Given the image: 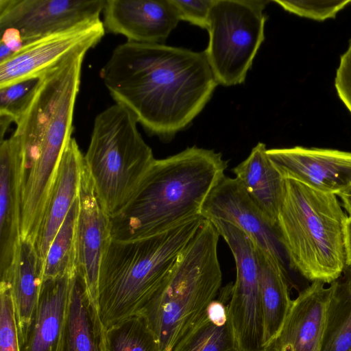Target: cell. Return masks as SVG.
I'll use <instances>...</instances> for the list:
<instances>
[{
  "instance_id": "6da1fadb",
  "label": "cell",
  "mask_w": 351,
  "mask_h": 351,
  "mask_svg": "<svg viewBox=\"0 0 351 351\" xmlns=\"http://www.w3.org/2000/svg\"><path fill=\"white\" fill-rule=\"evenodd\" d=\"M116 104L147 132L168 140L202 111L218 84L205 53L126 41L100 70Z\"/></svg>"
},
{
  "instance_id": "7a4b0ae2",
  "label": "cell",
  "mask_w": 351,
  "mask_h": 351,
  "mask_svg": "<svg viewBox=\"0 0 351 351\" xmlns=\"http://www.w3.org/2000/svg\"><path fill=\"white\" fill-rule=\"evenodd\" d=\"M227 167L220 152L196 145L155 158L129 204L110 218L112 239L149 237L202 216L207 196Z\"/></svg>"
},
{
  "instance_id": "3957f363",
  "label": "cell",
  "mask_w": 351,
  "mask_h": 351,
  "mask_svg": "<svg viewBox=\"0 0 351 351\" xmlns=\"http://www.w3.org/2000/svg\"><path fill=\"white\" fill-rule=\"evenodd\" d=\"M204 219L199 216L143 239L111 240L98 280L97 306L105 328L142 311Z\"/></svg>"
},
{
  "instance_id": "277c9868",
  "label": "cell",
  "mask_w": 351,
  "mask_h": 351,
  "mask_svg": "<svg viewBox=\"0 0 351 351\" xmlns=\"http://www.w3.org/2000/svg\"><path fill=\"white\" fill-rule=\"evenodd\" d=\"M343 208L337 195L285 179L280 241L289 266L309 281L330 285L346 265Z\"/></svg>"
},
{
  "instance_id": "5b68a950",
  "label": "cell",
  "mask_w": 351,
  "mask_h": 351,
  "mask_svg": "<svg viewBox=\"0 0 351 351\" xmlns=\"http://www.w3.org/2000/svg\"><path fill=\"white\" fill-rule=\"evenodd\" d=\"M219 237L205 219L167 280L138 313L156 337L160 351H171L217 297L222 287Z\"/></svg>"
},
{
  "instance_id": "8992f818",
  "label": "cell",
  "mask_w": 351,
  "mask_h": 351,
  "mask_svg": "<svg viewBox=\"0 0 351 351\" xmlns=\"http://www.w3.org/2000/svg\"><path fill=\"white\" fill-rule=\"evenodd\" d=\"M137 123L120 104L104 110L94 120L84 155L96 195L110 218L129 204L155 159Z\"/></svg>"
},
{
  "instance_id": "52a82bcc",
  "label": "cell",
  "mask_w": 351,
  "mask_h": 351,
  "mask_svg": "<svg viewBox=\"0 0 351 351\" xmlns=\"http://www.w3.org/2000/svg\"><path fill=\"white\" fill-rule=\"evenodd\" d=\"M88 51L71 54L39 77L36 88L19 117L14 134L26 161H58L72 138L73 119L83 60Z\"/></svg>"
},
{
  "instance_id": "ba28073f",
  "label": "cell",
  "mask_w": 351,
  "mask_h": 351,
  "mask_svg": "<svg viewBox=\"0 0 351 351\" xmlns=\"http://www.w3.org/2000/svg\"><path fill=\"white\" fill-rule=\"evenodd\" d=\"M269 1L215 0L205 53L217 84L243 83L265 39L264 13Z\"/></svg>"
},
{
  "instance_id": "9c48e42d",
  "label": "cell",
  "mask_w": 351,
  "mask_h": 351,
  "mask_svg": "<svg viewBox=\"0 0 351 351\" xmlns=\"http://www.w3.org/2000/svg\"><path fill=\"white\" fill-rule=\"evenodd\" d=\"M210 221L228 245L234 259L236 279L227 308L237 351H265L258 264L251 239L221 219Z\"/></svg>"
},
{
  "instance_id": "30bf717a",
  "label": "cell",
  "mask_w": 351,
  "mask_h": 351,
  "mask_svg": "<svg viewBox=\"0 0 351 351\" xmlns=\"http://www.w3.org/2000/svg\"><path fill=\"white\" fill-rule=\"evenodd\" d=\"M105 32L103 21L97 19L25 43L0 62V88L39 78L71 54L95 47Z\"/></svg>"
},
{
  "instance_id": "8fae6325",
  "label": "cell",
  "mask_w": 351,
  "mask_h": 351,
  "mask_svg": "<svg viewBox=\"0 0 351 351\" xmlns=\"http://www.w3.org/2000/svg\"><path fill=\"white\" fill-rule=\"evenodd\" d=\"M106 0H0V30L16 31L23 43L100 19Z\"/></svg>"
},
{
  "instance_id": "7c38bea8",
  "label": "cell",
  "mask_w": 351,
  "mask_h": 351,
  "mask_svg": "<svg viewBox=\"0 0 351 351\" xmlns=\"http://www.w3.org/2000/svg\"><path fill=\"white\" fill-rule=\"evenodd\" d=\"M201 215L208 220L221 219L237 227L255 246L285 263L277 226L252 201L236 178L224 175L219 180L207 196Z\"/></svg>"
},
{
  "instance_id": "4fadbf2b",
  "label": "cell",
  "mask_w": 351,
  "mask_h": 351,
  "mask_svg": "<svg viewBox=\"0 0 351 351\" xmlns=\"http://www.w3.org/2000/svg\"><path fill=\"white\" fill-rule=\"evenodd\" d=\"M267 154L284 179L337 195L351 186L350 152L295 146L269 149Z\"/></svg>"
},
{
  "instance_id": "5bb4252c",
  "label": "cell",
  "mask_w": 351,
  "mask_h": 351,
  "mask_svg": "<svg viewBox=\"0 0 351 351\" xmlns=\"http://www.w3.org/2000/svg\"><path fill=\"white\" fill-rule=\"evenodd\" d=\"M75 230V265L97 305L98 280L102 257L111 240V220L101 206L84 160L78 193ZM98 307V306H97Z\"/></svg>"
},
{
  "instance_id": "9a60e30c",
  "label": "cell",
  "mask_w": 351,
  "mask_h": 351,
  "mask_svg": "<svg viewBox=\"0 0 351 351\" xmlns=\"http://www.w3.org/2000/svg\"><path fill=\"white\" fill-rule=\"evenodd\" d=\"M24 154L19 138L14 134L0 141V277L10 278L21 239V195Z\"/></svg>"
},
{
  "instance_id": "2e32d148",
  "label": "cell",
  "mask_w": 351,
  "mask_h": 351,
  "mask_svg": "<svg viewBox=\"0 0 351 351\" xmlns=\"http://www.w3.org/2000/svg\"><path fill=\"white\" fill-rule=\"evenodd\" d=\"M106 31L129 42L163 44L180 21L171 0H106Z\"/></svg>"
},
{
  "instance_id": "e0dca14e",
  "label": "cell",
  "mask_w": 351,
  "mask_h": 351,
  "mask_svg": "<svg viewBox=\"0 0 351 351\" xmlns=\"http://www.w3.org/2000/svg\"><path fill=\"white\" fill-rule=\"evenodd\" d=\"M332 293L320 281L300 291L267 351H321Z\"/></svg>"
},
{
  "instance_id": "ac0fdd59",
  "label": "cell",
  "mask_w": 351,
  "mask_h": 351,
  "mask_svg": "<svg viewBox=\"0 0 351 351\" xmlns=\"http://www.w3.org/2000/svg\"><path fill=\"white\" fill-rule=\"evenodd\" d=\"M84 160V155L72 137L60 158L34 241L36 250L43 265L53 238L78 197Z\"/></svg>"
},
{
  "instance_id": "d6986e66",
  "label": "cell",
  "mask_w": 351,
  "mask_h": 351,
  "mask_svg": "<svg viewBox=\"0 0 351 351\" xmlns=\"http://www.w3.org/2000/svg\"><path fill=\"white\" fill-rule=\"evenodd\" d=\"M105 331L97 305L75 269L58 351H106Z\"/></svg>"
},
{
  "instance_id": "ffe728a7",
  "label": "cell",
  "mask_w": 351,
  "mask_h": 351,
  "mask_svg": "<svg viewBox=\"0 0 351 351\" xmlns=\"http://www.w3.org/2000/svg\"><path fill=\"white\" fill-rule=\"evenodd\" d=\"M73 273L43 280L35 314L21 351L58 350Z\"/></svg>"
},
{
  "instance_id": "44dd1931",
  "label": "cell",
  "mask_w": 351,
  "mask_h": 351,
  "mask_svg": "<svg viewBox=\"0 0 351 351\" xmlns=\"http://www.w3.org/2000/svg\"><path fill=\"white\" fill-rule=\"evenodd\" d=\"M258 264L260 299L265 351L280 331L291 307L290 280L285 263L255 246Z\"/></svg>"
},
{
  "instance_id": "7402d4cb",
  "label": "cell",
  "mask_w": 351,
  "mask_h": 351,
  "mask_svg": "<svg viewBox=\"0 0 351 351\" xmlns=\"http://www.w3.org/2000/svg\"><path fill=\"white\" fill-rule=\"evenodd\" d=\"M267 149L264 143H258L232 171L252 201L277 226L285 179L270 161Z\"/></svg>"
},
{
  "instance_id": "603a6c76",
  "label": "cell",
  "mask_w": 351,
  "mask_h": 351,
  "mask_svg": "<svg viewBox=\"0 0 351 351\" xmlns=\"http://www.w3.org/2000/svg\"><path fill=\"white\" fill-rule=\"evenodd\" d=\"M43 273V264L34 243L21 238L9 281L15 306L20 350L25 342L35 314Z\"/></svg>"
},
{
  "instance_id": "cb8c5ba5",
  "label": "cell",
  "mask_w": 351,
  "mask_h": 351,
  "mask_svg": "<svg viewBox=\"0 0 351 351\" xmlns=\"http://www.w3.org/2000/svg\"><path fill=\"white\" fill-rule=\"evenodd\" d=\"M232 282L221 288L204 315L171 351H237L227 305Z\"/></svg>"
},
{
  "instance_id": "d4e9b609",
  "label": "cell",
  "mask_w": 351,
  "mask_h": 351,
  "mask_svg": "<svg viewBox=\"0 0 351 351\" xmlns=\"http://www.w3.org/2000/svg\"><path fill=\"white\" fill-rule=\"evenodd\" d=\"M330 284L332 293L321 351H351V265H346Z\"/></svg>"
},
{
  "instance_id": "484cf974",
  "label": "cell",
  "mask_w": 351,
  "mask_h": 351,
  "mask_svg": "<svg viewBox=\"0 0 351 351\" xmlns=\"http://www.w3.org/2000/svg\"><path fill=\"white\" fill-rule=\"evenodd\" d=\"M78 209L77 197L49 248L43 265V279L62 276L75 270V230Z\"/></svg>"
},
{
  "instance_id": "4316f807",
  "label": "cell",
  "mask_w": 351,
  "mask_h": 351,
  "mask_svg": "<svg viewBox=\"0 0 351 351\" xmlns=\"http://www.w3.org/2000/svg\"><path fill=\"white\" fill-rule=\"evenodd\" d=\"M106 351H160L145 317L136 314L106 328Z\"/></svg>"
},
{
  "instance_id": "83f0119b",
  "label": "cell",
  "mask_w": 351,
  "mask_h": 351,
  "mask_svg": "<svg viewBox=\"0 0 351 351\" xmlns=\"http://www.w3.org/2000/svg\"><path fill=\"white\" fill-rule=\"evenodd\" d=\"M33 78L0 88V117L16 123L38 84Z\"/></svg>"
},
{
  "instance_id": "f1b7e54d",
  "label": "cell",
  "mask_w": 351,
  "mask_h": 351,
  "mask_svg": "<svg viewBox=\"0 0 351 351\" xmlns=\"http://www.w3.org/2000/svg\"><path fill=\"white\" fill-rule=\"evenodd\" d=\"M0 351H21L10 282L0 284Z\"/></svg>"
},
{
  "instance_id": "f546056e",
  "label": "cell",
  "mask_w": 351,
  "mask_h": 351,
  "mask_svg": "<svg viewBox=\"0 0 351 351\" xmlns=\"http://www.w3.org/2000/svg\"><path fill=\"white\" fill-rule=\"evenodd\" d=\"M274 2L278 4L285 10L301 17L323 21L328 19H335L340 10L351 3V0H274Z\"/></svg>"
},
{
  "instance_id": "4dcf8cb0",
  "label": "cell",
  "mask_w": 351,
  "mask_h": 351,
  "mask_svg": "<svg viewBox=\"0 0 351 351\" xmlns=\"http://www.w3.org/2000/svg\"><path fill=\"white\" fill-rule=\"evenodd\" d=\"M180 21L207 29L211 9L215 0H171Z\"/></svg>"
},
{
  "instance_id": "1f68e13d",
  "label": "cell",
  "mask_w": 351,
  "mask_h": 351,
  "mask_svg": "<svg viewBox=\"0 0 351 351\" xmlns=\"http://www.w3.org/2000/svg\"><path fill=\"white\" fill-rule=\"evenodd\" d=\"M335 86L339 98L351 114V39L340 57Z\"/></svg>"
},
{
  "instance_id": "d6a6232c",
  "label": "cell",
  "mask_w": 351,
  "mask_h": 351,
  "mask_svg": "<svg viewBox=\"0 0 351 351\" xmlns=\"http://www.w3.org/2000/svg\"><path fill=\"white\" fill-rule=\"evenodd\" d=\"M344 233L346 265H351V219H350L348 217L346 222Z\"/></svg>"
},
{
  "instance_id": "836d02e7",
  "label": "cell",
  "mask_w": 351,
  "mask_h": 351,
  "mask_svg": "<svg viewBox=\"0 0 351 351\" xmlns=\"http://www.w3.org/2000/svg\"><path fill=\"white\" fill-rule=\"evenodd\" d=\"M341 199V206L346 211L348 217L351 219V186L337 195Z\"/></svg>"
}]
</instances>
